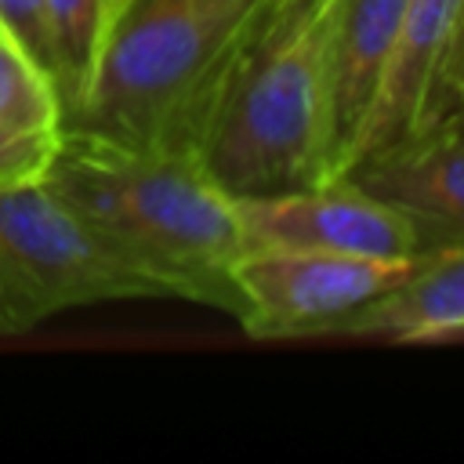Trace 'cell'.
I'll use <instances>...</instances> for the list:
<instances>
[{
	"label": "cell",
	"mask_w": 464,
	"mask_h": 464,
	"mask_svg": "<svg viewBox=\"0 0 464 464\" xmlns=\"http://www.w3.org/2000/svg\"><path fill=\"white\" fill-rule=\"evenodd\" d=\"M0 33L51 72L47 0H0ZM54 76V72H51Z\"/></svg>",
	"instance_id": "cell-13"
},
{
	"label": "cell",
	"mask_w": 464,
	"mask_h": 464,
	"mask_svg": "<svg viewBox=\"0 0 464 464\" xmlns=\"http://www.w3.org/2000/svg\"><path fill=\"white\" fill-rule=\"evenodd\" d=\"M127 4H130V0H105V33L112 29V22L123 14V7H127ZM102 44H105V40H102Z\"/></svg>",
	"instance_id": "cell-16"
},
{
	"label": "cell",
	"mask_w": 464,
	"mask_h": 464,
	"mask_svg": "<svg viewBox=\"0 0 464 464\" xmlns=\"http://www.w3.org/2000/svg\"><path fill=\"white\" fill-rule=\"evenodd\" d=\"M420 257H366L308 246H246L232 265L239 326L257 341L334 337L362 304L395 290Z\"/></svg>",
	"instance_id": "cell-5"
},
{
	"label": "cell",
	"mask_w": 464,
	"mask_h": 464,
	"mask_svg": "<svg viewBox=\"0 0 464 464\" xmlns=\"http://www.w3.org/2000/svg\"><path fill=\"white\" fill-rule=\"evenodd\" d=\"M246 246H308L366 257H424L457 239L450 232L377 192L352 174L319 178L279 192L236 196Z\"/></svg>",
	"instance_id": "cell-6"
},
{
	"label": "cell",
	"mask_w": 464,
	"mask_h": 464,
	"mask_svg": "<svg viewBox=\"0 0 464 464\" xmlns=\"http://www.w3.org/2000/svg\"><path fill=\"white\" fill-rule=\"evenodd\" d=\"M40 181L152 272L170 297L236 319L232 265L246 250L243 221L236 196L192 152L62 127Z\"/></svg>",
	"instance_id": "cell-2"
},
{
	"label": "cell",
	"mask_w": 464,
	"mask_h": 464,
	"mask_svg": "<svg viewBox=\"0 0 464 464\" xmlns=\"http://www.w3.org/2000/svg\"><path fill=\"white\" fill-rule=\"evenodd\" d=\"M65 102L54 76L0 33V130L18 138H58Z\"/></svg>",
	"instance_id": "cell-11"
},
{
	"label": "cell",
	"mask_w": 464,
	"mask_h": 464,
	"mask_svg": "<svg viewBox=\"0 0 464 464\" xmlns=\"http://www.w3.org/2000/svg\"><path fill=\"white\" fill-rule=\"evenodd\" d=\"M58 138H18L0 130V188L4 185H22V181H40Z\"/></svg>",
	"instance_id": "cell-14"
},
{
	"label": "cell",
	"mask_w": 464,
	"mask_h": 464,
	"mask_svg": "<svg viewBox=\"0 0 464 464\" xmlns=\"http://www.w3.org/2000/svg\"><path fill=\"white\" fill-rule=\"evenodd\" d=\"M134 297L170 294L44 181L0 188V337L29 334L69 308Z\"/></svg>",
	"instance_id": "cell-4"
},
{
	"label": "cell",
	"mask_w": 464,
	"mask_h": 464,
	"mask_svg": "<svg viewBox=\"0 0 464 464\" xmlns=\"http://www.w3.org/2000/svg\"><path fill=\"white\" fill-rule=\"evenodd\" d=\"M406 0H344L334 58V174H348L381 80L388 72Z\"/></svg>",
	"instance_id": "cell-9"
},
{
	"label": "cell",
	"mask_w": 464,
	"mask_h": 464,
	"mask_svg": "<svg viewBox=\"0 0 464 464\" xmlns=\"http://www.w3.org/2000/svg\"><path fill=\"white\" fill-rule=\"evenodd\" d=\"M460 7L464 0H406L399 40L352 167L373 149L417 134L450 109L446 76L460 33Z\"/></svg>",
	"instance_id": "cell-7"
},
{
	"label": "cell",
	"mask_w": 464,
	"mask_h": 464,
	"mask_svg": "<svg viewBox=\"0 0 464 464\" xmlns=\"http://www.w3.org/2000/svg\"><path fill=\"white\" fill-rule=\"evenodd\" d=\"M464 334V236L435 246L388 294L348 315L334 337L446 341Z\"/></svg>",
	"instance_id": "cell-10"
},
{
	"label": "cell",
	"mask_w": 464,
	"mask_h": 464,
	"mask_svg": "<svg viewBox=\"0 0 464 464\" xmlns=\"http://www.w3.org/2000/svg\"><path fill=\"white\" fill-rule=\"evenodd\" d=\"M464 102V7H460V33H457V47L450 58V76H446V105L457 109ZM446 109V112H450Z\"/></svg>",
	"instance_id": "cell-15"
},
{
	"label": "cell",
	"mask_w": 464,
	"mask_h": 464,
	"mask_svg": "<svg viewBox=\"0 0 464 464\" xmlns=\"http://www.w3.org/2000/svg\"><path fill=\"white\" fill-rule=\"evenodd\" d=\"M261 0H130L65 127L185 149L232 40Z\"/></svg>",
	"instance_id": "cell-3"
},
{
	"label": "cell",
	"mask_w": 464,
	"mask_h": 464,
	"mask_svg": "<svg viewBox=\"0 0 464 464\" xmlns=\"http://www.w3.org/2000/svg\"><path fill=\"white\" fill-rule=\"evenodd\" d=\"M47 29H51V72L69 116L91 83L105 40V0H47Z\"/></svg>",
	"instance_id": "cell-12"
},
{
	"label": "cell",
	"mask_w": 464,
	"mask_h": 464,
	"mask_svg": "<svg viewBox=\"0 0 464 464\" xmlns=\"http://www.w3.org/2000/svg\"><path fill=\"white\" fill-rule=\"evenodd\" d=\"M344 0H261L207 94L188 152L232 196L334 178V58Z\"/></svg>",
	"instance_id": "cell-1"
},
{
	"label": "cell",
	"mask_w": 464,
	"mask_h": 464,
	"mask_svg": "<svg viewBox=\"0 0 464 464\" xmlns=\"http://www.w3.org/2000/svg\"><path fill=\"white\" fill-rule=\"evenodd\" d=\"M348 174L370 192L464 236V102L417 134L373 149Z\"/></svg>",
	"instance_id": "cell-8"
}]
</instances>
